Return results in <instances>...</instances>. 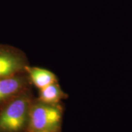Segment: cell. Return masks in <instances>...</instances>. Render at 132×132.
<instances>
[{
  "label": "cell",
  "mask_w": 132,
  "mask_h": 132,
  "mask_svg": "<svg viewBox=\"0 0 132 132\" xmlns=\"http://www.w3.org/2000/svg\"><path fill=\"white\" fill-rule=\"evenodd\" d=\"M67 97L68 95L63 91L57 81L39 90L38 100L47 103L58 104Z\"/></svg>",
  "instance_id": "obj_6"
},
{
  "label": "cell",
  "mask_w": 132,
  "mask_h": 132,
  "mask_svg": "<svg viewBox=\"0 0 132 132\" xmlns=\"http://www.w3.org/2000/svg\"><path fill=\"white\" fill-rule=\"evenodd\" d=\"M42 132H55V131H42Z\"/></svg>",
  "instance_id": "obj_7"
},
{
  "label": "cell",
  "mask_w": 132,
  "mask_h": 132,
  "mask_svg": "<svg viewBox=\"0 0 132 132\" xmlns=\"http://www.w3.org/2000/svg\"><path fill=\"white\" fill-rule=\"evenodd\" d=\"M25 71L30 81L39 90L53 82L58 81L55 74L47 69L28 65Z\"/></svg>",
  "instance_id": "obj_5"
},
{
  "label": "cell",
  "mask_w": 132,
  "mask_h": 132,
  "mask_svg": "<svg viewBox=\"0 0 132 132\" xmlns=\"http://www.w3.org/2000/svg\"><path fill=\"white\" fill-rule=\"evenodd\" d=\"M28 61L22 51L0 44V78L26 73Z\"/></svg>",
  "instance_id": "obj_3"
},
{
  "label": "cell",
  "mask_w": 132,
  "mask_h": 132,
  "mask_svg": "<svg viewBox=\"0 0 132 132\" xmlns=\"http://www.w3.org/2000/svg\"><path fill=\"white\" fill-rule=\"evenodd\" d=\"M29 81L26 73L0 78V105L28 89Z\"/></svg>",
  "instance_id": "obj_4"
},
{
  "label": "cell",
  "mask_w": 132,
  "mask_h": 132,
  "mask_svg": "<svg viewBox=\"0 0 132 132\" xmlns=\"http://www.w3.org/2000/svg\"><path fill=\"white\" fill-rule=\"evenodd\" d=\"M62 118L63 107L60 103H47L38 99L33 100L26 130L28 132H60Z\"/></svg>",
  "instance_id": "obj_2"
},
{
  "label": "cell",
  "mask_w": 132,
  "mask_h": 132,
  "mask_svg": "<svg viewBox=\"0 0 132 132\" xmlns=\"http://www.w3.org/2000/svg\"><path fill=\"white\" fill-rule=\"evenodd\" d=\"M33 100L28 89L4 103L0 110V132H20L26 129Z\"/></svg>",
  "instance_id": "obj_1"
}]
</instances>
